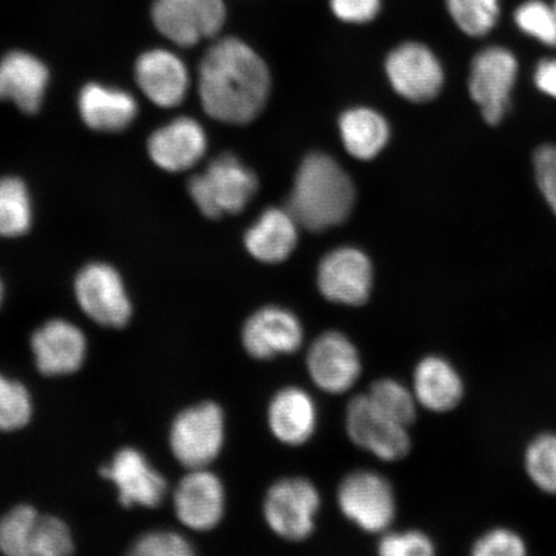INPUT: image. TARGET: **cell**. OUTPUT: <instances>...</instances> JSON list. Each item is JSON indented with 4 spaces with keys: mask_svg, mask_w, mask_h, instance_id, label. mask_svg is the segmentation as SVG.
Wrapping results in <instances>:
<instances>
[{
    "mask_svg": "<svg viewBox=\"0 0 556 556\" xmlns=\"http://www.w3.org/2000/svg\"><path fill=\"white\" fill-rule=\"evenodd\" d=\"M31 345L39 371L50 377L79 370L86 356L85 336L62 319H53L35 332Z\"/></svg>",
    "mask_w": 556,
    "mask_h": 556,
    "instance_id": "obj_19",
    "label": "cell"
},
{
    "mask_svg": "<svg viewBox=\"0 0 556 556\" xmlns=\"http://www.w3.org/2000/svg\"><path fill=\"white\" fill-rule=\"evenodd\" d=\"M39 514L21 505L0 519V552L10 556H30L31 531Z\"/></svg>",
    "mask_w": 556,
    "mask_h": 556,
    "instance_id": "obj_29",
    "label": "cell"
},
{
    "mask_svg": "<svg viewBox=\"0 0 556 556\" xmlns=\"http://www.w3.org/2000/svg\"><path fill=\"white\" fill-rule=\"evenodd\" d=\"M344 516L370 533L384 532L395 516L394 493L387 479L372 471H354L339 486Z\"/></svg>",
    "mask_w": 556,
    "mask_h": 556,
    "instance_id": "obj_8",
    "label": "cell"
},
{
    "mask_svg": "<svg viewBox=\"0 0 556 556\" xmlns=\"http://www.w3.org/2000/svg\"><path fill=\"white\" fill-rule=\"evenodd\" d=\"M319 504L318 491L307 479H281L267 493L264 518L278 536L302 541L315 530Z\"/></svg>",
    "mask_w": 556,
    "mask_h": 556,
    "instance_id": "obj_6",
    "label": "cell"
},
{
    "mask_svg": "<svg viewBox=\"0 0 556 556\" xmlns=\"http://www.w3.org/2000/svg\"><path fill=\"white\" fill-rule=\"evenodd\" d=\"M79 111L83 122L97 131H121L136 119L138 104L125 90L90 83L81 89Z\"/></svg>",
    "mask_w": 556,
    "mask_h": 556,
    "instance_id": "obj_22",
    "label": "cell"
},
{
    "mask_svg": "<svg viewBox=\"0 0 556 556\" xmlns=\"http://www.w3.org/2000/svg\"><path fill=\"white\" fill-rule=\"evenodd\" d=\"M177 517L194 531L212 530L225 511V490L217 476L205 469L191 470L174 493Z\"/></svg>",
    "mask_w": 556,
    "mask_h": 556,
    "instance_id": "obj_15",
    "label": "cell"
},
{
    "mask_svg": "<svg viewBox=\"0 0 556 556\" xmlns=\"http://www.w3.org/2000/svg\"><path fill=\"white\" fill-rule=\"evenodd\" d=\"M382 0H329L333 15L343 23H371L381 11Z\"/></svg>",
    "mask_w": 556,
    "mask_h": 556,
    "instance_id": "obj_38",
    "label": "cell"
},
{
    "mask_svg": "<svg viewBox=\"0 0 556 556\" xmlns=\"http://www.w3.org/2000/svg\"><path fill=\"white\" fill-rule=\"evenodd\" d=\"M534 170L540 190L556 214V146H542L536 151Z\"/></svg>",
    "mask_w": 556,
    "mask_h": 556,
    "instance_id": "obj_37",
    "label": "cell"
},
{
    "mask_svg": "<svg viewBox=\"0 0 556 556\" xmlns=\"http://www.w3.org/2000/svg\"><path fill=\"white\" fill-rule=\"evenodd\" d=\"M386 70L395 92L413 102L435 99L443 87L440 61L428 47L408 41L389 53Z\"/></svg>",
    "mask_w": 556,
    "mask_h": 556,
    "instance_id": "obj_11",
    "label": "cell"
},
{
    "mask_svg": "<svg viewBox=\"0 0 556 556\" xmlns=\"http://www.w3.org/2000/svg\"><path fill=\"white\" fill-rule=\"evenodd\" d=\"M269 70L253 48L238 38H224L201 61V104L213 119L233 125L252 123L266 106Z\"/></svg>",
    "mask_w": 556,
    "mask_h": 556,
    "instance_id": "obj_1",
    "label": "cell"
},
{
    "mask_svg": "<svg viewBox=\"0 0 556 556\" xmlns=\"http://www.w3.org/2000/svg\"><path fill=\"white\" fill-rule=\"evenodd\" d=\"M268 422L278 441L289 446H301L315 433V401L301 388L281 389L269 403Z\"/></svg>",
    "mask_w": 556,
    "mask_h": 556,
    "instance_id": "obj_21",
    "label": "cell"
},
{
    "mask_svg": "<svg viewBox=\"0 0 556 556\" xmlns=\"http://www.w3.org/2000/svg\"><path fill=\"white\" fill-rule=\"evenodd\" d=\"M553 10H554L555 15H556V0H555V2H554V4H553Z\"/></svg>",
    "mask_w": 556,
    "mask_h": 556,
    "instance_id": "obj_41",
    "label": "cell"
},
{
    "mask_svg": "<svg viewBox=\"0 0 556 556\" xmlns=\"http://www.w3.org/2000/svg\"><path fill=\"white\" fill-rule=\"evenodd\" d=\"M534 83L542 93L556 99V59H546L538 65Z\"/></svg>",
    "mask_w": 556,
    "mask_h": 556,
    "instance_id": "obj_39",
    "label": "cell"
},
{
    "mask_svg": "<svg viewBox=\"0 0 556 556\" xmlns=\"http://www.w3.org/2000/svg\"><path fill=\"white\" fill-rule=\"evenodd\" d=\"M130 554L138 556H190L192 547L174 532H152L139 539Z\"/></svg>",
    "mask_w": 556,
    "mask_h": 556,
    "instance_id": "obj_34",
    "label": "cell"
},
{
    "mask_svg": "<svg viewBox=\"0 0 556 556\" xmlns=\"http://www.w3.org/2000/svg\"><path fill=\"white\" fill-rule=\"evenodd\" d=\"M298 222L289 211L268 208L245 235L248 252L263 263H280L294 252Z\"/></svg>",
    "mask_w": 556,
    "mask_h": 556,
    "instance_id": "obj_23",
    "label": "cell"
},
{
    "mask_svg": "<svg viewBox=\"0 0 556 556\" xmlns=\"http://www.w3.org/2000/svg\"><path fill=\"white\" fill-rule=\"evenodd\" d=\"M33 208L29 191L15 177L0 179V236L18 238L29 231Z\"/></svg>",
    "mask_w": 556,
    "mask_h": 556,
    "instance_id": "obj_26",
    "label": "cell"
},
{
    "mask_svg": "<svg viewBox=\"0 0 556 556\" xmlns=\"http://www.w3.org/2000/svg\"><path fill=\"white\" fill-rule=\"evenodd\" d=\"M225 0H155L156 29L179 47L214 38L226 23Z\"/></svg>",
    "mask_w": 556,
    "mask_h": 556,
    "instance_id": "obj_5",
    "label": "cell"
},
{
    "mask_svg": "<svg viewBox=\"0 0 556 556\" xmlns=\"http://www.w3.org/2000/svg\"><path fill=\"white\" fill-rule=\"evenodd\" d=\"M340 136L344 148L354 157L371 160L389 141V125L384 117L370 109H352L340 119Z\"/></svg>",
    "mask_w": 556,
    "mask_h": 556,
    "instance_id": "obj_25",
    "label": "cell"
},
{
    "mask_svg": "<svg viewBox=\"0 0 556 556\" xmlns=\"http://www.w3.org/2000/svg\"><path fill=\"white\" fill-rule=\"evenodd\" d=\"M75 293L83 311L102 326L123 328L131 315L122 277L104 263L83 268L75 281Z\"/></svg>",
    "mask_w": 556,
    "mask_h": 556,
    "instance_id": "obj_10",
    "label": "cell"
},
{
    "mask_svg": "<svg viewBox=\"0 0 556 556\" xmlns=\"http://www.w3.org/2000/svg\"><path fill=\"white\" fill-rule=\"evenodd\" d=\"M372 266L358 249L333 250L319 264L318 288L328 301L343 305H363L372 289Z\"/></svg>",
    "mask_w": 556,
    "mask_h": 556,
    "instance_id": "obj_12",
    "label": "cell"
},
{
    "mask_svg": "<svg viewBox=\"0 0 556 556\" xmlns=\"http://www.w3.org/2000/svg\"><path fill=\"white\" fill-rule=\"evenodd\" d=\"M301 321L288 309L266 307L249 317L242 329V343L250 356L270 359L294 353L302 346Z\"/></svg>",
    "mask_w": 556,
    "mask_h": 556,
    "instance_id": "obj_14",
    "label": "cell"
},
{
    "mask_svg": "<svg viewBox=\"0 0 556 556\" xmlns=\"http://www.w3.org/2000/svg\"><path fill=\"white\" fill-rule=\"evenodd\" d=\"M526 553L527 546L523 539L506 528H496L486 532L472 546V555L476 556H521Z\"/></svg>",
    "mask_w": 556,
    "mask_h": 556,
    "instance_id": "obj_35",
    "label": "cell"
},
{
    "mask_svg": "<svg viewBox=\"0 0 556 556\" xmlns=\"http://www.w3.org/2000/svg\"><path fill=\"white\" fill-rule=\"evenodd\" d=\"M73 552L72 534L64 521L39 514L31 532L30 556H62Z\"/></svg>",
    "mask_w": 556,
    "mask_h": 556,
    "instance_id": "obj_31",
    "label": "cell"
},
{
    "mask_svg": "<svg viewBox=\"0 0 556 556\" xmlns=\"http://www.w3.org/2000/svg\"><path fill=\"white\" fill-rule=\"evenodd\" d=\"M189 191L205 217L218 219L248 206L258 191V178L238 157L225 154L190 179Z\"/></svg>",
    "mask_w": 556,
    "mask_h": 556,
    "instance_id": "obj_3",
    "label": "cell"
},
{
    "mask_svg": "<svg viewBox=\"0 0 556 556\" xmlns=\"http://www.w3.org/2000/svg\"><path fill=\"white\" fill-rule=\"evenodd\" d=\"M379 554L384 556H429L433 542L417 531L389 533L380 540Z\"/></svg>",
    "mask_w": 556,
    "mask_h": 556,
    "instance_id": "obj_36",
    "label": "cell"
},
{
    "mask_svg": "<svg viewBox=\"0 0 556 556\" xmlns=\"http://www.w3.org/2000/svg\"><path fill=\"white\" fill-rule=\"evenodd\" d=\"M416 401L434 413H447L462 402L464 384L455 367L441 357L420 361L414 374Z\"/></svg>",
    "mask_w": 556,
    "mask_h": 556,
    "instance_id": "obj_24",
    "label": "cell"
},
{
    "mask_svg": "<svg viewBox=\"0 0 556 556\" xmlns=\"http://www.w3.org/2000/svg\"><path fill=\"white\" fill-rule=\"evenodd\" d=\"M148 149L159 168L170 173L185 172L203 159L207 138L199 122L182 116L154 131Z\"/></svg>",
    "mask_w": 556,
    "mask_h": 556,
    "instance_id": "obj_16",
    "label": "cell"
},
{
    "mask_svg": "<svg viewBox=\"0 0 556 556\" xmlns=\"http://www.w3.org/2000/svg\"><path fill=\"white\" fill-rule=\"evenodd\" d=\"M48 68L33 54L11 52L0 61V101H11L26 114H35L43 102Z\"/></svg>",
    "mask_w": 556,
    "mask_h": 556,
    "instance_id": "obj_20",
    "label": "cell"
},
{
    "mask_svg": "<svg viewBox=\"0 0 556 556\" xmlns=\"http://www.w3.org/2000/svg\"><path fill=\"white\" fill-rule=\"evenodd\" d=\"M0 301H2V283H0Z\"/></svg>",
    "mask_w": 556,
    "mask_h": 556,
    "instance_id": "obj_40",
    "label": "cell"
},
{
    "mask_svg": "<svg viewBox=\"0 0 556 556\" xmlns=\"http://www.w3.org/2000/svg\"><path fill=\"white\" fill-rule=\"evenodd\" d=\"M103 478L111 479L119 489V502L129 507L138 504L156 507L166 492L165 479L134 448L117 452L111 467L101 469Z\"/></svg>",
    "mask_w": 556,
    "mask_h": 556,
    "instance_id": "obj_18",
    "label": "cell"
},
{
    "mask_svg": "<svg viewBox=\"0 0 556 556\" xmlns=\"http://www.w3.org/2000/svg\"><path fill=\"white\" fill-rule=\"evenodd\" d=\"M136 80L156 106L172 109L186 99L190 75L184 61L165 50L146 52L136 64Z\"/></svg>",
    "mask_w": 556,
    "mask_h": 556,
    "instance_id": "obj_17",
    "label": "cell"
},
{
    "mask_svg": "<svg viewBox=\"0 0 556 556\" xmlns=\"http://www.w3.org/2000/svg\"><path fill=\"white\" fill-rule=\"evenodd\" d=\"M31 416L29 392L17 381L0 375V430H15L26 426Z\"/></svg>",
    "mask_w": 556,
    "mask_h": 556,
    "instance_id": "obj_33",
    "label": "cell"
},
{
    "mask_svg": "<svg viewBox=\"0 0 556 556\" xmlns=\"http://www.w3.org/2000/svg\"><path fill=\"white\" fill-rule=\"evenodd\" d=\"M519 29L542 45L556 47V15L553 7L541 0H528L516 11Z\"/></svg>",
    "mask_w": 556,
    "mask_h": 556,
    "instance_id": "obj_32",
    "label": "cell"
},
{
    "mask_svg": "<svg viewBox=\"0 0 556 556\" xmlns=\"http://www.w3.org/2000/svg\"><path fill=\"white\" fill-rule=\"evenodd\" d=\"M446 5L458 29L470 37H484L498 20V0H446Z\"/></svg>",
    "mask_w": 556,
    "mask_h": 556,
    "instance_id": "obj_28",
    "label": "cell"
},
{
    "mask_svg": "<svg viewBox=\"0 0 556 556\" xmlns=\"http://www.w3.org/2000/svg\"><path fill=\"white\" fill-rule=\"evenodd\" d=\"M345 427L353 443L380 460H401L412 447L407 427L380 413L367 394L357 395L350 402Z\"/></svg>",
    "mask_w": 556,
    "mask_h": 556,
    "instance_id": "obj_9",
    "label": "cell"
},
{
    "mask_svg": "<svg viewBox=\"0 0 556 556\" xmlns=\"http://www.w3.org/2000/svg\"><path fill=\"white\" fill-rule=\"evenodd\" d=\"M526 469L540 490L556 495V434H542L528 446Z\"/></svg>",
    "mask_w": 556,
    "mask_h": 556,
    "instance_id": "obj_30",
    "label": "cell"
},
{
    "mask_svg": "<svg viewBox=\"0 0 556 556\" xmlns=\"http://www.w3.org/2000/svg\"><path fill=\"white\" fill-rule=\"evenodd\" d=\"M311 378L318 388L331 394H342L356 384L361 359L356 346L343 333L325 332L308 352Z\"/></svg>",
    "mask_w": 556,
    "mask_h": 556,
    "instance_id": "obj_13",
    "label": "cell"
},
{
    "mask_svg": "<svg viewBox=\"0 0 556 556\" xmlns=\"http://www.w3.org/2000/svg\"><path fill=\"white\" fill-rule=\"evenodd\" d=\"M517 74L516 55L502 47L485 48L472 60L469 92L486 123L497 125L504 119Z\"/></svg>",
    "mask_w": 556,
    "mask_h": 556,
    "instance_id": "obj_7",
    "label": "cell"
},
{
    "mask_svg": "<svg viewBox=\"0 0 556 556\" xmlns=\"http://www.w3.org/2000/svg\"><path fill=\"white\" fill-rule=\"evenodd\" d=\"M356 191L350 176L336 160L311 154L296 174L288 211L298 225L323 232L350 217Z\"/></svg>",
    "mask_w": 556,
    "mask_h": 556,
    "instance_id": "obj_2",
    "label": "cell"
},
{
    "mask_svg": "<svg viewBox=\"0 0 556 556\" xmlns=\"http://www.w3.org/2000/svg\"><path fill=\"white\" fill-rule=\"evenodd\" d=\"M225 442V416L217 403L204 402L186 409L174 421V456L190 470L205 469L218 457Z\"/></svg>",
    "mask_w": 556,
    "mask_h": 556,
    "instance_id": "obj_4",
    "label": "cell"
},
{
    "mask_svg": "<svg viewBox=\"0 0 556 556\" xmlns=\"http://www.w3.org/2000/svg\"><path fill=\"white\" fill-rule=\"evenodd\" d=\"M374 406L394 421L409 427L416 416V397L406 387L392 379L374 382L370 393Z\"/></svg>",
    "mask_w": 556,
    "mask_h": 556,
    "instance_id": "obj_27",
    "label": "cell"
}]
</instances>
